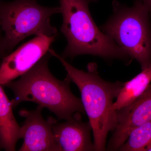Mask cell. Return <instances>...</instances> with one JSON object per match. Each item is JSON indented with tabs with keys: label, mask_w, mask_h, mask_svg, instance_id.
<instances>
[{
	"label": "cell",
	"mask_w": 151,
	"mask_h": 151,
	"mask_svg": "<svg viewBox=\"0 0 151 151\" xmlns=\"http://www.w3.org/2000/svg\"><path fill=\"white\" fill-rule=\"evenodd\" d=\"M49 53L61 63L71 81L78 87L81 100L92 127L95 150H106L108 134L114 132L118 125L117 111L112 109L113 100L117 98L124 82H110L99 75L95 63H90L87 71L79 70L50 48Z\"/></svg>",
	"instance_id": "cell-1"
},
{
	"label": "cell",
	"mask_w": 151,
	"mask_h": 151,
	"mask_svg": "<svg viewBox=\"0 0 151 151\" xmlns=\"http://www.w3.org/2000/svg\"><path fill=\"white\" fill-rule=\"evenodd\" d=\"M51 56L48 52L18 80L3 86L13 92L14 97L11 101L13 108L22 102H31L47 108L59 120H69L76 112L85 115L81 99L71 92L69 76L60 80L50 72L48 62Z\"/></svg>",
	"instance_id": "cell-2"
},
{
	"label": "cell",
	"mask_w": 151,
	"mask_h": 151,
	"mask_svg": "<svg viewBox=\"0 0 151 151\" xmlns=\"http://www.w3.org/2000/svg\"><path fill=\"white\" fill-rule=\"evenodd\" d=\"M98 0H59L63 22L60 31L67 45L61 56L73 59L89 55L106 60L118 59L129 64L132 60L95 23L89 9Z\"/></svg>",
	"instance_id": "cell-3"
},
{
	"label": "cell",
	"mask_w": 151,
	"mask_h": 151,
	"mask_svg": "<svg viewBox=\"0 0 151 151\" xmlns=\"http://www.w3.org/2000/svg\"><path fill=\"white\" fill-rule=\"evenodd\" d=\"M113 12L101 30L111 38L142 70L151 66V20L147 7L135 0L129 6L117 1L112 3Z\"/></svg>",
	"instance_id": "cell-4"
},
{
	"label": "cell",
	"mask_w": 151,
	"mask_h": 151,
	"mask_svg": "<svg viewBox=\"0 0 151 151\" xmlns=\"http://www.w3.org/2000/svg\"><path fill=\"white\" fill-rule=\"evenodd\" d=\"M38 0L0 1V22L8 55L22 41L32 35L57 36L50 19L60 13L59 6L41 5Z\"/></svg>",
	"instance_id": "cell-5"
},
{
	"label": "cell",
	"mask_w": 151,
	"mask_h": 151,
	"mask_svg": "<svg viewBox=\"0 0 151 151\" xmlns=\"http://www.w3.org/2000/svg\"><path fill=\"white\" fill-rule=\"evenodd\" d=\"M56 37L36 36L5 56L0 62V84L4 86L32 68L48 53Z\"/></svg>",
	"instance_id": "cell-6"
},
{
	"label": "cell",
	"mask_w": 151,
	"mask_h": 151,
	"mask_svg": "<svg viewBox=\"0 0 151 151\" xmlns=\"http://www.w3.org/2000/svg\"><path fill=\"white\" fill-rule=\"evenodd\" d=\"M43 108L38 105L35 110L19 111V115L25 119L20 130L23 142L18 151H61L52 131V125L57 120L52 117L45 120L41 113Z\"/></svg>",
	"instance_id": "cell-7"
},
{
	"label": "cell",
	"mask_w": 151,
	"mask_h": 151,
	"mask_svg": "<svg viewBox=\"0 0 151 151\" xmlns=\"http://www.w3.org/2000/svg\"><path fill=\"white\" fill-rule=\"evenodd\" d=\"M117 116L118 125L108 142V151L118 150L134 129L151 121V83L134 102L117 111Z\"/></svg>",
	"instance_id": "cell-8"
},
{
	"label": "cell",
	"mask_w": 151,
	"mask_h": 151,
	"mask_svg": "<svg viewBox=\"0 0 151 151\" xmlns=\"http://www.w3.org/2000/svg\"><path fill=\"white\" fill-rule=\"evenodd\" d=\"M81 114L76 112L66 122L56 121L52 125L55 139L61 151H95L91 140L92 127L89 122H83Z\"/></svg>",
	"instance_id": "cell-9"
},
{
	"label": "cell",
	"mask_w": 151,
	"mask_h": 151,
	"mask_svg": "<svg viewBox=\"0 0 151 151\" xmlns=\"http://www.w3.org/2000/svg\"><path fill=\"white\" fill-rule=\"evenodd\" d=\"M3 86L0 84V150L14 151L18 141L21 139V127Z\"/></svg>",
	"instance_id": "cell-10"
},
{
	"label": "cell",
	"mask_w": 151,
	"mask_h": 151,
	"mask_svg": "<svg viewBox=\"0 0 151 151\" xmlns=\"http://www.w3.org/2000/svg\"><path fill=\"white\" fill-rule=\"evenodd\" d=\"M151 83V66L146 68L132 78L125 82L112 109L117 111L134 102L145 91Z\"/></svg>",
	"instance_id": "cell-11"
},
{
	"label": "cell",
	"mask_w": 151,
	"mask_h": 151,
	"mask_svg": "<svg viewBox=\"0 0 151 151\" xmlns=\"http://www.w3.org/2000/svg\"><path fill=\"white\" fill-rule=\"evenodd\" d=\"M151 145V121L134 129L118 150L146 151Z\"/></svg>",
	"instance_id": "cell-12"
},
{
	"label": "cell",
	"mask_w": 151,
	"mask_h": 151,
	"mask_svg": "<svg viewBox=\"0 0 151 151\" xmlns=\"http://www.w3.org/2000/svg\"><path fill=\"white\" fill-rule=\"evenodd\" d=\"M1 27V24L0 22V60L7 55L6 52L4 47V36L2 34Z\"/></svg>",
	"instance_id": "cell-13"
},
{
	"label": "cell",
	"mask_w": 151,
	"mask_h": 151,
	"mask_svg": "<svg viewBox=\"0 0 151 151\" xmlns=\"http://www.w3.org/2000/svg\"><path fill=\"white\" fill-rule=\"evenodd\" d=\"M147 7L149 11L151 20V0H139Z\"/></svg>",
	"instance_id": "cell-14"
},
{
	"label": "cell",
	"mask_w": 151,
	"mask_h": 151,
	"mask_svg": "<svg viewBox=\"0 0 151 151\" xmlns=\"http://www.w3.org/2000/svg\"><path fill=\"white\" fill-rule=\"evenodd\" d=\"M146 151H151V145L147 149Z\"/></svg>",
	"instance_id": "cell-15"
}]
</instances>
